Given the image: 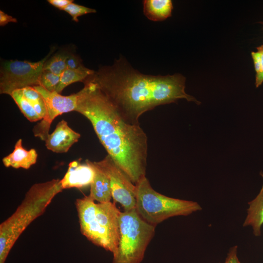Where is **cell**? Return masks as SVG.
<instances>
[{
	"mask_svg": "<svg viewBox=\"0 0 263 263\" xmlns=\"http://www.w3.org/2000/svg\"><path fill=\"white\" fill-rule=\"evenodd\" d=\"M91 164L94 168L95 174L90 185L89 195L98 203L111 202L112 198V190L110 180L107 175L95 167L92 161Z\"/></svg>",
	"mask_w": 263,
	"mask_h": 263,
	"instance_id": "cell-15",
	"label": "cell"
},
{
	"mask_svg": "<svg viewBox=\"0 0 263 263\" xmlns=\"http://www.w3.org/2000/svg\"><path fill=\"white\" fill-rule=\"evenodd\" d=\"M95 174V169L91 161L87 159L85 163L81 164L75 160L69 164L67 172L60 183L62 188H81L90 186Z\"/></svg>",
	"mask_w": 263,
	"mask_h": 263,
	"instance_id": "cell-11",
	"label": "cell"
},
{
	"mask_svg": "<svg viewBox=\"0 0 263 263\" xmlns=\"http://www.w3.org/2000/svg\"><path fill=\"white\" fill-rule=\"evenodd\" d=\"M14 100L24 116L30 122L41 120L31 103L24 96L22 89L14 90L10 95Z\"/></svg>",
	"mask_w": 263,
	"mask_h": 263,
	"instance_id": "cell-18",
	"label": "cell"
},
{
	"mask_svg": "<svg viewBox=\"0 0 263 263\" xmlns=\"http://www.w3.org/2000/svg\"><path fill=\"white\" fill-rule=\"evenodd\" d=\"M60 78V75L43 70L39 80V85L50 92L56 91Z\"/></svg>",
	"mask_w": 263,
	"mask_h": 263,
	"instance_id": "cell-21",
	"label": "cell"
},
{
	"mask_svg": "<svg viewBox=\"0 0 263 263\" xmlns=\"http://www.w3.org/2000/svg\"><path fill=\"white\" fill-rule=\"evenodd\" d=\"M239 263H241L240 262Z\"/></svg>",
	"mask_w": 263,
	"mask_h": 263,
	"instance_id": "cell-27",
	"label": "cell"
},
{
	"mask_svg": "<svg viewBox=\"0 0 263 263\" xmlns=\"http://www.w3.org/2000/svg\"><path fill=\"white\" fill-rule=\"evenodd\" d=\"M143 13L150 20L160 21L171 16L173 8L170 0H145Z\"/></svg>",
	"mask_w": 263,
	"mask_h": 263,
	"instance_id": "cell-16",
	"label": "cell"
},
{
	"mask_svg": "<svg viewBox=\"0 0 263 263\" xmlns=\"http://www.w3.org/2000/svg\"><path fill=\"white\" fill-rule=\"evenodd\" d=\"M135 186V210L144 221L154 226L169 218L188 216L202 209L196 202L169 197L156 191L146 176Z\"/></svg>",
	"mask_w": 263,
	"mask_h": 263,
	"instance_id": "cell-4",
	"label": "cell"
},
{
	"mask_svg": "<svg viewBox=\"0 0 263 263\" xmlns=\"http://www.w3.org/2000/svg\"><path fill=\"white\" fill-rule=\"evenodd\" d=\"M256 71L255 85L258 87L263 82V45L257 48V51L251 53Z\"/></svg>",
	"mask_w": 263,
	"mask_h": 263,
	"instance_id": "cell-20",
	"label": "cell"
},
{
	"mask_svg": "<svg viewBox=\"0 0 263 263\" xmlns=\"http://www.w3.org/2000/svg\"><path fill=\"white\" fill-rule=\"evenodd\" d=\"M92 162L108 177L113 202L119 203L124 211L135 209L136 186L111 157L108 154L102 160Z\"/></svg>",
	"mask_w": 263,
	"mask_h": 263,
	"instance_id": "cell-7",
	"label": "cell"
},
{
	"mask_svg": "<svg viewBox=\"0 0 263 263\" xmlns=\"http://www.w3.org/2000/svg\"><path fill=\"white\" fill-rule=\"evenodd\" d=\"M95 71L86 68L84 65L76 69L66 68L60 75L59 84L56 92L61 94L62 91L69 85L76 82H84L87 78L94 73Z\"/></svg>",
	"mask_w": 263,
	"mask_h": 263,
	"instance_id": "cell-17",
	"label": "cell"
},
{
	"mask_svg": "<svg viewBox=\"0 0 263 263\" xmlns=\"http://www.w3.org/2000/svg\"><path fill=\"white\" fill-rule=\"evenodd\" d=\"M89 195L75 201L80 225L83 235L95 245L113 253L114 250L106 231L96 217V203Z\"/></svg>",
	"mask_w": 263,
	"mask_h": 263,
	"instance_id": "cell-9",
	"label": "cell"
},
{
	"mask_svg": "<svg viewBox=\"0 0 263 263\" xmlns=\"http://www.w3.org/2000/svg\"><path fill=\"white\" fill-rule=\"evenodd\" d=\"M38 153L34 149L27 150L22 146V140L19 139L14 146L12 152L2 159L4 166L7 168L29 169L36 162Z\"/></svg>",
	"mask_w": 263,
	"mask_h": 263,
	"instance_id": "cell-13",
	"label": "cell"
},
{
	"mask_svg": "<svg viewBox=\"0 0 263 263\" xmlns=\"http://www.w3.org/2000/svg\"><path fill=\"white\" fill-rule=\"evenodd\" d=\"M114 202L96 203V217L102 227L106 231L111 244L116 251L120 236L119 219L121 212Z\"/></svg>",
	"mask_w": 263,
	"mask_h": 263,
	"instance_id": "cell-10",
	"label": "cell"
},
{
	"mask_svg": "<svg viewBox=\"0 0 263 263\" xmlns=\"http://www.w3.org/2000/svg\"><path fill=\"white\" fill-rule=\"evenodd\" d=\"M63 190L59 179L36 183L30 188L15 212L0 225V263H5L20 235Z\"/></svg>",
	"mask_w": 263,
	"mask_h": 263,
	"instance_id": "cell-3",
	"label": "cell"
},
{
	"mask_svg": "<svg viewBox=\"0 0 263 263\" xmlns=\"http://www.w3.org/2000/svg\"><path fill=\"white\" fill-rule=\"evenodd\" d=\"M119 225V240L112 263H141L155 226L144 221L135 208L121 212Z\"/></svg>",
	"mask_w": 263,
	"mask_h": 263,
	"instance_id": "cell-5",
	"label": "cell"
},
{
	"mask_svg": "<svg viewBox=\"0 0 263 263\" xmlns=\"http://www.w3.org/2000/svg\"><path fill=\"white\" fill-rule=\"evenodd\" d=\"M238 257V246L231 247L228 251L224 263H239Z\"/></svg>",
	"mask_w": 263,
	"mask_h": 263,
	"instance_id": "cell-24",
	"label": "cell"
},
{
	"mask_svg": "<svg viewBox=\"0 0 263 263\" xmlns=\"http://www.w3.org/2000/svg\"><path fill=\"white\" fill-rule=\"evenodd\" d=\"M80 134L71 129L64 120L59 121L54 132L49 134L45 141L46 148L55 153L67 152L77 142Z\"/></svg>",
	"mask_w": 263,
	"mask_h": 263,
	"instance_id": "cell-12",
	"label": "cell"
},
{
	"mask_svg": "<svg viewBox=\"0 0 263 263\" xmlns=\"http://www.w3.org/2000/svg\"><path fill=\"white\" fill-rule=\"evenodd\" d=\"M263 180V172H260ZM247 215L243 223L244 227L250 226L253 235L256 237L261 235V228L263 225V184L256 196L252 201L248 202Z\"/></svg>",
	"mask_w": 263,
	"mask_h": 263,
	"instance_id": "cell-14",
	"label": "cell"
},
{
	"mask_svg": "<svg viewBox=\"0 0 263 263\" xmlns=\"http://www.w3.org/2000/svg\"><path fill=\"white\" fill-rule=\"evenodd\" d=\"M83 65L80 57L74 54L70 53L66 61L67 68L76 69Z\"/></svg>",
	"mask_w": 263,
	"mask_h": 263,
	"instance_id": "cell-23",
	"label": "cell"
},
{
	"mask_svg": "<svg viewBox=\"0 0 263 263\" xmlns=\"http://www.w3.org/2000/svg\"><path fill=\"white\" fill-rule=\"evenodd\" d=\"M70 53L60 51L50 56L44 64L43 70L60 75L67 68L66 61Z\"/></svg>",
	"mask_w": 263,
	"mask_h": 263,
	"instance_id": "cell-19",
	"label": "cell"
},
{
	"mask_svg": "<svg viewBox=\"0 0 263 263\" xmlns=\"http://www.w3.org/2000/svg\"><path fill=\"white\" fill-rule=\"evenodd\" d=\"M63 10L68 13L75 22L78 21V17L79 16L96 12L94 9L78 5L73 2L69 3Z\"/></svg>",
	"mask_w": 263,
	"mask_h": 263,
	"instance_id": "cell-22",
	"label": "cell"
},
{
	"mask_svg": "<svg viewBox=\"0 0 263 263\" xmlns=\"http://www.w3.org/2000/svg\"><path fill=\"white\" fill-rule=\"evenodd\" d=\"M33 87L41 95L46 108V114L33 128L34 136L45 141L47 138L51 124L55 118L64 113L75 111L77 94L62 95L56 91L50 92L41 86Z\"/></svg>",
	"mask_w": 263,
	"mask_h": 263,
	"instance_id": "cell-8",
	"label": "cell"
},
{
	"mask_svg": "<svg viewBox=\"0 0 263 263\" xmlns=\"http://www.w3.org/2000/svg\"><path fill=\"white\" fill-rule=\"evenodd\" d=\"M53 50L37 62L27 60H5L0 69V93L10 95L13 91L26 87L39 85L44 64Z\"/></svg>",
	"mask_w": 263,
	"mask_h": 263,
	"instance_id": "cell-6",
	"label": "cell"
},
{
	"mask_svg": "<svg viewBox=\"0 0 263 263\" xmlns=\"http://www.w3.org/2000/svg\"><path fill=\"white\" fill-rule=\"evenodd\" d=\"M87 79L95 83L128 123L157 106L185 99L200 102L185 92L186 78L180 74L154 75L142 74L123 56L111 66L100 67Z\"/></svg>",
	"mask_w": 263,
	"mask_h": 263,
	"instance_id": "cell-1",
	"label": "cell"
},
{
	"mask_svg": "<svg viewBox=\"0 0 263 263\" xmlns=\"http://www.w3.org/2000/svg\"><path fill=\"white\" fill-rule=\"evenodd\" d=\"M75 111L91 123L100 143L135 185L146 176L148 138L139 124L128 123L98 86L87 79Z\"/></svg>",
	"mask_w": 263,
	"mask_h": 263,
	"instance_id": "cell-2",
	"label": "cell"
},
{
	"mask_svg": "<svg viewBox=\"0 0 263 263\" xmlns=\"http://www.w3.org/2000/svg\"><path fill=\"white\" fill-rule=\"evenodd\" d=\"M72 0H48V2L54 6V7L58 8L60 10H63V9L66 7L69 3L73 2Z\"/></svg>",
	"mask_w": 263,
	"mask_h": 263,
	"instance_id": "cell-26",
	"label": "cell"
},
{
	"mask_svg": "<svg viewBox=\"0 0 263 263\" xmlns=\"http://www.w3.org/2000/svg\"><path fill=\"white\" fill-rule=\"evenodd\" d=\"M17 19L0 10V25L4 26L9 22H17Z\"/></svg>",
	"mask_w": 263,
	"mask_h": 263,
	"instance_id": "cell-25",
	"label": "cell"
}]
</instances>
